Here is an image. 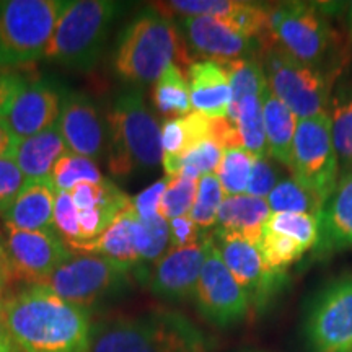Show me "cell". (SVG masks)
Instances as JSON below:
<instances>
[{
    "label": "cell",
    "mask_w": 352,
    "mask_h": 352,
    "mask_svg": "<svg viewBox=\"0 0 352 352\" xmlns=\"http://www.w3.org/2000/svg\"><path fill=\"white\" fill-rule=\"evenodd\" d=\"M10 352H88L94 327L88 310L63 300L41 285L0 302Z\"/></svg>",
    "instance_id": "obj_1"
},
{
    "label": "cell",
    "mask_w": 352,
    "mask_h": 352,
    "mask_svg": "<svg viewBox=\"0 0 352 352\" xmlns=\"http://www.w3.org/2000/svg\"><path fill=\"white\" fill-rule=\"evenodd\" d=\"M217 341L186 315L153 308L94 327L88 352H215Z\"/></svg>",
    "instance_id": "obj_2"
},
{
    "label": "cell",
    "mask_w": 352,
    "mask_h": 352,
    "mask_svg": "<svg viewBox=\"0 0 352 352\" xmlns=\"http://www.w3.org/2000/svg\"><path fill=\"white\" fill-rule=\"evenodd\" d=\"M267 43L338 80L349 70L351 52L327 7L310 2L270 3Z\"/></svg>",
    "instance_id": "obj_3"
},
{
    "label": "cell",
    "mask_w": 352,
    "mask_h": 352,
    "mask_svg": "<svg viewBox=\"0 0 352 352\" xmlns=\"http://www.w3.org/2000/svg\"><path fill=\"white\" fill-rule=\"evenodd\" d=\"M175 60L191 65L178 25L153 7H147L122 28L113 65L122 80L147 85L157 82L170 64H176Z\"/></svg>",
    "instance_id": "obj_4"
},
{
    "label": "cell",
    "mask_w": 352,
    "mask_h": 352,
    "mask_svg": "<svg viewBox=\"0 0 352 352\" xmlns=\"http://www.w3.org/2000/svg\"><path fill=\"white\" fill-rule=\"evenodd\" d=\"M108 168L127 178L162 165V126L145 104L142 91L132 88L114 100L107 116Z\"/></svg>",
    "instance_id": "obj_5"
},
{
    "label": "cell",
    "mask_w": 352,
    "mask_h": 352,
    "mask_svg": "<svg viewBox=\"0 0 352 352\" xmlns=\"http://www.w3.org/2000/svg\"><path fill=\"white\" fill-rule=\"evenodd\" d=\"M122 3L111 0H72L65 3L44 57L72 69H90L100 59Z\"/></svg>",
    "instance_id": "obj_6"
},
{
    "label": "cell",
    "mask_w": 352,
    "mask_h": 352,
    "mask_svg": "<svg viewBox=\"0 0 352 352\" xmlns=\"http://www.w3.org/2000/svg\"><path fill=\"white\" fill-rule=\"evenodd\" d=\"M145 272L111 258L94 253H70L50 276L38 285L51 290L72 305L87 308L118 296L131 285V280H142Z\"/></svg>",
    "instance_id": "obj_7"
},
{
    "label": "cell",
    "mask_w": 352,
    "mask_h": 352,
    "mask_svg": "<svg viewBox=\"0 0 352 352\" xmlns=\"http://www.w3.org/2000/svg\"><path fill=\"white\" fill-rule=\"evenodd\" d=\"M259 57L267 88L297 120L328 114L336 77L302 63L272 43L263 44Z\"/></svg>",
    "instance_id": "obj_8"
},
{
    "label": "cell",
    "mask_w": 352,
    "mask_h": 352,
    "mask_svg": "<svg viewBox=\"0 0 352 352\" xmlns=\"http://www.w3.org/2000/svg\"><path fill=\"white\" fill-rule=\"evenodd\" d=\"M63 0H0V69L19 67L44 56Z\"/></svg>",
    "instance_id": "obj_9"
},
{
    "label": "cell",
    "mask_w": 352,
    "mask_h": 352,
    "mask_svg": "<svg viewBox=\"0 0 352 352\" xmlns=\"http://www.w3.org/2000/svg\"><path fill=\"white\" fill-rule=\"evenodd\" d=\"M303 338L310 352H352V271L315 294L303 318Z\"/></svg>",
    "instance_id": "obj_10"
},
{
    "label": "cell",
    "mask_w": 352,
    "mask_h": 352,
    "mask_svg": "<svg viewBox=\"0 0 352 352\" xmlns=\"http://www.w3.org/2000/svg\"><path fill=\"white\" fill-rule=\"evenodd\" d=\"M289 171L327 202L340 183V162L334 151L329 114L298 120Z\"/></svg>",
    "instance_id": "obj_11"
},
{
    "label": "cell",
    "mask_w": 352,
    "mask_h": 352,
    "mask_svg": "<svg viewBox=\"0 0 352 352\" xmlns=\"http://www.w3.org/2000/svg\"><path fill=\"white\" fill-rule=\"evenodd\" d=\"M210 240L227 270L245 290L253 318L261 316L287 285V272H277L267 267L258 246L239 235L215 228L210 233Z\"/></svg>",
    "instance_id": "obj_12"
},
{
    "label": "cell",
    "mask_w": 352,
    "mask_h": 352,
    "mask_svg": "<svg viewBox=\"0 0 352 352\" xmlns=\"http://www.w3.org/2000/svg\"><path fill=\"white\" fill-rule=\"evenodd\" d=\"M230 80L232 100L228 120L239 131L241 147L258 158L267 157L263 121V95L267 83L259 57L222 64Z\"/></svg>",
    "instance_id": "obj_13"
},
{
    "label": "cell",
    "mask_w": 352,
    "mask_h": 352,
    "mask_svg": "<svg viewBox=\"0 0 352 352\" xmlns=\"http://www.w3.org/2000/svg\"><path fill=\"white\" fill-rule=\"evenodd\" d=\"M195 300L204 320L220 329L233 328L243 321L253 320L245 290L227 270L210 235H206V256L196 285Z\"/></svg>",
    "instance_id": "obj_14"
},
{
    "label": "cell",
    "mask_w": 352,
    "mask_h": 352,
    "mask_svg": "<svg viewBox=\"0 0 352 352\" xmlns=\"http://www.w3.org/2000/svg\"><path fill=\"white\" fill-rule=\"evenodd\" d=\"M54 230L30 232L3 226V246L10 258L15 280L38 285L70 256V250Z\"/></svg>",
    "instance_id": "obj_15"
},
{
    "label": "cell",
    "mask_w": 352,
    "mask_h": 352,
    "mask_svg": "<svg viewBox=\"0 0 352 352\" xmlns=\"http://www.w3.org/2000/svg\"><path fill=\"white\" fill-rule=\"evenodd\" d=\"M173 20H178L188 50L208 60L227 64L232 60L261 56L263 44L258 39L246 36L226 21L210 16H186Z\"/></svg>",
    "instance_id": "obj_16"
},
{
    "label": "cell",
    "mask_w": 352,
    "mask_h": 352,
    "mask_svg": "<svg viewBox=\"0 0 352 352\" xmlns=\"http://www.w3.org/2000/svg\"><path fill=\"white\" fill-rule=\"evenodd\" d=\"M206 256V236L197 243L170 248L147 267L144 283L153 297L179 303L195 298L202 263Z\"/></svg>",
    "instance_id": "obj_17"
},
{
    "label": "cell",
    "mask_w": 352,
    "mask_h": 352,
    "mask_svg": "<svg viewBox=\"0 0 352 352\" xmlns=\"http://www.w3.org/2000/svg\"><path fill=\"white\" fill-rule=\"evenodd\" d=\"M152 6L168 19L210 16L226 21L246 36L258 39L261 44L267 41L270 3L246 0H170Z\"/></svg>",
    "instance_id": "obj_18"
},
{
    "label": "cell",
    "mask_w": 352,
    "mask_h": 352,
    "mask_svg": "<svg viewBox=\"0 0 352 352\" xmlns=\"http://www.w3.org/2000/svg\"><path fill=\"white\" fill-rule=\"evenodd\" d=\"M60 94L51 82H26L2 120L16 140L50 129L59 120Z\"/></svg>",
    "instance_id": "obj_19"
},
{
    "label": "cell",
    "mask_w": 352,
    "mask_h": 352,
    "mask_svg": "<svg viewBox=\"0 0 352 352\" xmlns=\"http://www.w3.org/2000/svg\"><path fill=\"white\" fill-rule=\"evenodd\" d=\"M56 126L59 127L70 152L91 160L101 157L107 131L98 109L85 95L76 91L65 95Z\"/></svg>",
    "instance_id": "obj_20"
},
{
    "label": "cell",
    "mask_w": 352,
    "mask_h": 352,
    "mask_svg": "<svg viewBox=\"0 0 352 352\" xmlns=\"http://www.w3.org/2000/svg\"><path fill=\"white\" fill-rule=\"evenodd\" d=\"M352 250V171L341 176L318 219V240L311 250L315 258L324 259Z\"/></svg>",
    "instance_id": "obj_21"
},
{
    "label": "cell",
    "mask_w": 352,
    "mask_h": 352,
    "mask_svg": "<svg viewBox=\"0 0 352 352\" xmlns=\"http://www.w3.org/2000/svg\"><path fill=\"white\" fill-rule=\"evenodd\" d=\"M191 107L209 118H227L232 90L227 70L215 60H195L188 67Z\"/></svg>",
    "instance_id": "obj_22"
},
{
    "label": "cell",
    "mask_w": 352,
    "mask_h": 352,
    "mask_svg": "<svg viewBox=\"0 0 352 352\" xmlns=\"http://www.w3.org/2000/svg\"><path fill=\"white\" fill-rule=\"evenodd\" d=\"M70 151L56 124L26 139H15L10 153L28 182L51 179L57 162Z\"/></svg>",
    "instance_id": "obj_23"
},
{
    "label": "cell",
    "mask_w": 352,
    "mask_h": 352,
    "mask_svg": "<svg viewBox=\"0 0 352 352\" xmlns=\"http://www.w3.org/2000/svg\"><path fill=\"white\" fill-rule=\"evenodd\" d=\"M56 195L57 191L51 179L28 182L16 199L0 215L7 226L21 228V230H52Z\"/></svg>",
    "instance_id": "obj_24"
},
{
    "label": "cell",
    "mask_w": 352,
    "mask_h": 352,
    "mask_svg": "<svg viewBox=\"0 0 352 352\" xmlns=\"http://www.w3.org/2000/svg\"><path fill=\"white\" fill-rule=\"evenodd\" d=\"M270 217L271 210L266 199L250 195L226 196L219 209L215 226L219 230L239 235L258 246Z\"/></svg>",
    "instance_id": "obj_25"
},
{
    "label": "cell",
    "mask_w": 352,
    "mask_h": 352,
    "mask_svg": "<svg viewBox=\"0 0 352 352\" xmlns=\"http://www.w3.org/2000/svg\"><path fill=\"white\" fill-rule=\"evenodd\" d=\"M135 217L138 215H135L134 206L131 204L124 212L118 215L116 220L101 233L98 239L85 241V243H74L70 246L82 253L101 254V256L131 264V266L147 272V267L140 266L138 248H135Z\"/></svg>",
    "instance_id": "obj_26"
},
{
    "label": "cell",
    "mask_w": 352,
    "mask_h": 352,
    "mask_svg": "<svg viewBox=\"0 0 352 352\" xmlns=\"http://www.w3.org/2000/svg\"><path fill=\"white\" fill-rule=\"evenodd\" d=\"M263 121L267 157L277 164L289 166L298 120L283 101L271 94L267 87L263 95Z\"/></svg>",
    "instance_id": "obj_27"
},
{
    "label": "cell",
    "mask_w": 352,
    "mask_h": 352,
    "mask_svg": "<svg viewBox=\"0 0 352 352\" xmlns=\"http://www.w3.org/2000/svg\"><path fill=\"white\" fill-rule=\"evenodd\" d=\"M328 114L341 178L352 171V76L349 70L334 87Z\"/></svg>",
    "instance_id": "obj_28"
},
{
    "label": "cell",
    "mask_w": 352,
    "mask_h": 352,
    "mask_svg": "<svg viewBox=\"0 0 352 352\" xmlns=\"http://www.w3.org/2000/svg\"><path fill=\"white\" fill-rule=\"evenodd\" d=\"M212 138V118L191 111L186 116L166 120L162 124V148L164 155L183 157L202 142Z\"/></svg>",
    "instance_id": "obj_29"
},
{
    "label": "cell",
    "mask_w": 352,
    "mask_h": 352,
    "mask_svg": "<svg viewBox=\"0 0 352 352\" xmlns=\"http://www.w3.org/2000/svg\"><path fill=\"white\" fill-rule=\"evenodd\" d=\"M152 101L157 111L164 116L182 118L191 113L188 78L178 64H170L157 78L152 90Z\"/></svg>",
    "instance_id": "obj_30"
},
{
    "label": "cell",
    "mask_w": 352,
    "mask_h": 352,
    "mask_svg": "<svg viewBox=\"0 0 352 352\" xmlns=\"http://www.w3.org/2000/svg\"><path fill=\"white\" fill-rule=\"evenodd\" d=\"M271 214H305L320 219L324 201L292 176L283 178L266 197Z\"/></svg>",
    "instance_id": "obj_31"
},
{
    "label": "cell",
    "mask_w": 352,
    "mask_h": 352,
    "mask_svg": "<svg viewBox=\"0 0 352 352\" xmlns=\"http://www.w3.org/2000/svg\"><path fill=\"white\" fill-rule=\"evenodd\" d=\"M256 158V155L241 147L223 151L222 160L214 173L226 196L246 195V186Z\"/></svg>",
    "instance_id": "obj_32"
},
{
    "label": "cell",
    "mask_w": 352,
    "mask_h": 352,
    "mask_svg": "<svg viewBox=\"0 0 352 352\" xmlns=\"http://www.w3.org/2000/svg\"><path fill=\"white\" fill-rule=\"evenodd\" d=\"M103 179L104 176L95 160L72 152L57 162L51 175V182L57 192H72L78 183L100 184Z\"/></svg>",
    "instance_id": "obj_33"
},
{
    "label": "cell",
    "mask_w": 352,
    "mask_h": 352,
    "mask_svg": "<svg viewBox=\"0 0 352 352\" xmlns=\"http://www.w3.org/2000/svg\"><path fill=\"white\" fill-rule=\"evenodd\" d=\"M134 232L140 266L145 267L147 263L153 264L171 248L168 222L160 215L147 220L135 217Z\"/></svg>",
    "instance_id": "obj_34"
},
{
    "label": "cell",
    "mask_w": 352,
    "mask_h": 352,
    "mask_svg": "<svg viewBox=\"0 0 352 352\" xmlns=\"http://www.w3.org/2000/svg\"><path fill=\"white\" fill-rule=\"evenodd\" d=\"M258 250L267 267L277 272H287L289 267L308 252L298 241L266 227H264Z\"/></svg>",
    "instance_id": "obj_35"
},
{
    "label": "cell",
    "mask_w": 352,
    "mask_h": 352,
    "mask_svg": "<svg viewBox=\"0 0 352 352\" xmlns=\"http://www.w3.org/2000/svg\"><path fill=\"white\" fill-rule=\"evenodd\" d=\"M226 199V192L220 186L215 173L202 175L197 184V195L189 210V217L201 230H208L217 223L219 209Z\"/></svg>",
    "instance_id": "obj_36"
},
{
    "label": "cell",
    "mask_w": 352,
    "mask_h": 352,
    "mask_svg": "<svg viewBox=\"0 0 352 352\" xmlns=\"http://www.w3.org/2000/svg\"><path fill=\"white\" fill-rule=\"evenodd\" d=\"M197 184H199V179L184 178V176L170 178L158 204V215L165 220L188 215L195 204Z\"/></svg>",
    "instance_id": "obj_37"
},
{
    "label": "cell",
    "mask_w": 352,
    "mask_h": 352,
    "mask_svg": "<svg viewBox=\"0 0 352 352\" xmlns=\"http://www.w3.org/2000/svg\"><path fill=\"white\" fill-rule=\"evenodd\" d=\"M266 228L290 236L305 246L308 252L315 248L316 240H318V219L305 214H271Z\"/></svg>",
    "instance_id": "obj_38"
},
{
    "label": "cell",
    "mask_w": 352,
    "mask_h": 352,
    "mask_svg": "<svg viewBox=\"0 0 352 352\" xmlns=\"http://www.w3.org/2000/svg\"><path fill=\"white\" fill-rule=\"evenodd\" d=\"M223 151L214 142H202L191 148L182 157V175L184 178L199 179L202 175L214 173L220 160H222Z\"/></svg>",
    "instance_id": "obj_39"
},
{
    "label": "cell",
    "mask_w": 352,
    "mask_h": 352,
    "mask_svg": "<svg viewBox=\"0 0 352 352\" xmlns=\"http://www.w3.org/2000/svg\"><path fill=\"white\" fill-rule=\"evenodd\" d=\"M54 227L67 245L80 243L78 210L70 192H57L54 202Z\"/></svg>",
    "instance_id": "obj_40"
},
{
    "label": "cell",
    "mask_w": 352,
    "mask_h": 352,
    "mask_svg": "<svg viewBox=\"0 0 352 352\" xmlns=\"http://www.w3.org/2000/svg\"><path fill=\"white\" fill-rule=\"evenodd\" d=\"M28 183L10 153L0 155V214L6 210Z\"/></svg>",
    "instance_id": "obj_41"
},
{
    "label": "cell",
    "mask_w": 352,
    "mask_h": 352,
    "mask_svg": "<svg viewBox=\"0 0 352 352\" xmlns=\"http://www.w3.org/2000/svg\"><path fill=\"white\" fill-rule=\"evenodd\" d=\"M280 171L274 164V160L270 157L256 158L254 162L252 175H250L248 186H246V195L266 199L271 195V191L280 182Z\"/></svg>",
    "instance_id": "obj_42"
},
{
    "label": "cell",
    "mask_w": 352,
    "mask_h": 352,
    "mask_svg": "<svg viewBox=\"0 0 352 352\" xmlns=\"http://www.w3.org/2000/svg\"><path fill=\"white\" fill-rule=\"evenodd\" d=\"M168 182H170V178L168 176H165V178H162L160 182L153 183L152 186L144 189L142 192H139V195L132 199V206H134V210H135V214H138L139 219L147 220V219L157 217L158 204H160L162 195H164Z\"/></svg>",
    "instance_id": "obj_43"
},
{
    "label": "cell",
    "mask_w": 352,
    "mask_h": 352,
    "mask_svg": "<svg viewBox=\"0 0 352 352\" xmlns=\"http://www.w3.org/2000/svg\"><path fill=\"white\" fill-rule=\"evenodd\" d=\"M170 228V246L171 248H182L192 243H197L204 236L201 235V228L192 222L189 215L166 220Z\"/></svg>",
    "instance_id": "obj_44"
},
{
    "label": "cell",
    "mask_w": 352,
    "mask_h": 352,
    "mask_svg": "<svg viewBox=\"0 0 352 352\" xmlns=\"http://www.w3.org/2000/svg\"><path fill=\"white\" fill-rule=\"evenodd\" d=\"M25 83L26 80L20 74L0 70V118L6 113V109L10 107L12 100L23 88Z\"/></svg>",
    "instance_id": "obj_45"
},
{
    "label": "cell",
    "mask_w": 352,
    "mask_h": 352,
    "mask_svg": "<svg viewBox=\"0 0 352 352\" xmlns=\"http://www.w3.org/2000/svg\"><path fill=\"white\" fill-rule=\"evenodd\" d=\"M13 280H15V274H13L10 258H8L6 246L0 241V292H3Z\"/></svg>",
    "instance_id": "obj_46"
},
{
    "label": "cell",
    "mask_w": 352,
    "mask_h": 352,
    "mask_svg": "<svg viewBox=\"0 0 352 352\" xmlns=\"http://www.w3.org/2000/svg\"><path fill=\"white\" fill-rule=\"evenodd\" d=\"M346 7H342V38H344L347 51L352 56V2L344 3Z\"/></svg>",
    "instance_id": "obj_47"
},
{
    "label": "cell",
    "mask_w": 352,
    "mask_h": 352,
    "mask_svg": "<svg viewBox=\"0 0 352 352\" xmlns=\"http://www.w3.org/2000/svg\"><path fill=\"white\" fill-rule=\"evenodd\" d=\"M15 142V138L12 135V132L8 131L2 118H0V155H6L10 151V147Z\"/></svg>",
    "instance_id": "obj_48"
},
{
    "label": "cell",
    "mask_w": 352,
    "mask_h": 352,
    "mask_svg": "<svg viewBox=\"0 0 352 352\" xmlns=\"http://www.w3.org/2000/svg\"><path fill=\"white\" fill-rule=\"evenodd\" d=\"M0 349L10 351V341H8L7 329H6V327H3L2 320H0Z\"/></svg>",
    "instance_id": "obj_49"
},
{
    "label": "cell",
    "mask_w": 352,
    "mask_h": 352,
    "mask_svg": "<svg viewBox=\"0 0 352 352\" xmlns=\"http://www.w3.org/2000/svg\"><path fill=\"white\" fill-rule=\"evenodd\" d=\"M0 302H2V292H0Z\"/></svg>",
    "instance_id": "obj_50"
},
{
    "label": "cell",
    "mask_w": 352,
    "mask_h": 352,
    "mask_svg": "<svg viewBox=\"0 0 352 352\" xmlns=\"http://www.w3.org/2000/svg\"><path fill=\"white\" fill-rule=\"evenodd\" d=\"M0 352H10V351H2V349H0Z\"/></svg>",
    "instance_id": "obj_51"
}]
</instances>
